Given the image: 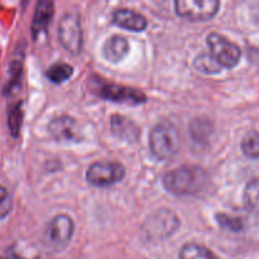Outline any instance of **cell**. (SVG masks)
Returning a JSON list of instances; mask_svg holds the SVG:
<instances>
[{"label":"cell","instance_id":"cell-19","mask_svg":"<svg viewBox=\"0 0 259 259\" xmlns=\"http://www.w3.org/2000/svg\"><path fill=\"white\" fill-rule=\"evenodd\" d=\"M242 151L244 152L245 156L257 158L259 157V133L258 132H248L242 139Z\"/></svg>","mask_w":259,"mask_h":259},{"label":"cell","instance_id":"cell-16","mask_svg":"<svg viewBox=\"0 0 259 259\" xmlns=\"http://www.w3.org/2000/svg\"><path fill=\"white\" fill-rule=\"evenodd\" d=\"M180 259H218L209 248L197 243H187L180 250Z\"/></svg>","mask_w":259,"mask_h":259},{"label":"cell","instance_id":"cell-6","mask_svg":"<svg viewBox=\"0 0 259 259\" xmlns=\"http://www.w3.org/2000/svg\"><path fill=\"white\" fill-rule=\"evenodd\" d=\"M206 43L210 48V53L219 61L223 67L233 68L239 63L242 51L237 43L232 42L218 32L209 33Z\"/></svg>","mask_w":259,"mask_h":259},{"label":"cell","instance_id":"cell-4","mask_svg":"<svg viewBox=\"0 0 259 259\" xmlns=\"http://www.w3.org/2000/svg\"><path fill=\"white\" fill-rule=\"evenodd\" d=\"M125 176V167L116 161H99L90 164L86 180L95 187H108L120 182Z\"/></svg>","mask_w":259,"mask_h":259},{"label":"cell","instance_id":"cell-7","mask_svg":"<svg viewBox=\"0 0 259 259\" xmlns=\"http://www.w3.org/2000/svg\"><path fill=\"white\" fill-rule=\"evenodd\" d=\"M220 2L218 0H177L175 2L176 13L182 18L194 22H204L218 13Z\"/></svg>","mask_w":259,"mask_h":259},{"label":"cell","instance_id":"cell-5","mask_svg":"<svg viewBox=\"0 0 259 259\" xmlns=\"http://www.w3.org/2000/svg\"><path fill=\"white\" fill-rule=\"evenodd\" d=\"M58 38L62 47L70 53L77 55L82 50V28L80 15L68 12L62 15L58 24Z\"/></svg>","mask_w":259,"mask_h":259},{"label":"cell","instance_id":"cell-13","mask_svg":"<svg viewBox=\"0 0 259 259\" xmlns=\"http://www.w3.org/2000/svg\"><path fill=\"white\" fill-rule=\"evenodd\" d=\"M129 52L128 39L123 35L114 34L103 46V55L110 62H120Z\"/></svg>","mask_w":259,"mask_h":259},{"label":"cell","instance_id":"cell-14","mask_svg":"<svg viewBox=\"0 0 259 259\" xmlns=\"http://www.w3.org/2000/svg\"><path fill=\"white\" fill-rule=\"evenodd\" d=\"M111 129L116 136L126 141H137L141 133L136 123L119 114H114L111 116Z\"/></svg>","mask_w":259,"mask_h":259},{"label":"cell","instance_id":"cell-23","mask_svg":"<svg viewBox=\"0 0 259 259\" xmlns=\"http://www.w3.org/2000/svg\"><path fill=\"white\" fill-rule=\"evenodd\" d=\"M13 209V199L4 186L0 185V219H4L9 215Z\"/></svg>","mask_w":259,"mask_h":259},{"label":"cell","instance_id":"cell-1","mask_svg":"<svg viewBox=\"0 0 259 259\" xmlns=\"http://www.w3.org/2000/svg\"><path fill=\"white\" fill-rule=\"evenodd\" d=\"M206 171L197 164H184L167 171L162 177L163 186L169 194L190 196L204 189L207 184Z\"/></svg>","mask_w":259,"mask_h":259},{"label":"cell","instance_id":"cell-17","mask_svg":"<svg viewBox=\"0 0 259 259\" xmlns=\"http://www.w3.org/2000/svg\"><path fill=\"white\" fill-rule=\"evenodd\" d=\"M72 66L65 62H56L53 63L52 66H50V68L47 70L46 75H47V77L50 78L52 82L61 83L65 82L66 80H68V78L72 76Z\"/></svg>","mask_w":259,"mask_h":259},{"label":"cell","instance_id":"cell-10","mask_svg":"<svg viewBox=\"0 0 259 259\" xmlns=\"http://www.w3.org/2000/svg\"><path fill=\"white\" fill-rule=\"evenodd\" d=\"M50 133L58 142H80L81 131L76 119L70 115H58L48 124Z\"/></svg>","mask_w":259,"mask_h":259},{"label":"cell","instance_id":"cell-12","mask_svg":"<svg viewBox=\"0 0 259 259\" xmlns=\"http://www.w3.org/2000/svg\"><path fill=\"white\" fill-rule=\"evenodd\" d=\"M55 14V4L50 0H39L35 7L32 22L33 38H37L40 33L46 32Z\"/></svg>","mask_w":259,"mask_h":259},{"label":"cell","instance_id":"cell-22","mask_svg":"<svg viewBox=\"0 0 259 259\" xmlns=\"http://www.w3.org/2000/svg\"><path fill=\"white\" fill-rule=\"evenodd\" d=\"M217 222L219 223V225L225 229L233 230V232H239L243 228L242 220L238 219V218H233L230 215L225 214V212H219L217 214Z\"/></svg>","mask_w":259,"mask_h":259},{"label":"cell","instance_id":"cell-9","mask_svg":"<svg viewBox=\"0 0 259 259\" xmlns=\"http://www.w3.org/2000/svg\"><path fill=\"white\" fill-rule=\"evenodd\" d=\"M99 94L106 100L128 105H139L147 100V96L142 91L116 83H103L99 89Z\"/></svg>","mask_w":259,"mask_h":259},{"label":"cell","instance_id":"cell-2","mask_svg":"<svg viewBox=\"0 0 259 259\" xmlns=\"http://www.w3.org/2000/svg\"><path fill=\"white\" fill-rule=\"evenodd\" d=\"M149 148L158 159H169L179 152V132L172 124L158 123L149 134Z\"/></svg>","mask_w":259,"mask_h":259},{"label":"cell","instance_id":"cell-18","mask_svg":"<svg viewBox=\"0 0 259 259\" xmlns=\"http://www.w3.org/2000/svg\"><path fill=\"white\" fill-rule=\"evenodd\" d=\"M244 204L252 211L259 212V177L249 181L245 186Z\"/></svg>","mask_w":259,"mask_h":259},{"label":"cell","instance_id":"cell-11","mask_svg":"<svg viewBox=\"0 0 259 259\" xmlns=\"http://www.w3.org/2000/svg\"><path fill=\"white\" fill-rule=\"evenodd\" d=\"M111 19H113L111 22L118 27L125 28L133 32H142L148 25V20L143 14L133 9H128V8H119L114 10Z\"/></svg>","mask_w":259,"mask_h":259},{"label":"cell","instance_id":"cell-8","mask_svg":"<svg viewBox=\"0 0 259 259\" xmlns=\"http://www.w3.org/2000/svg\"><path fill=\"white\" fill-rule=\"evenodd\" d=\"M75 224L67 214H58L52 218L46 229V239L56 249L66 247L71 240Z\"/></svg>","mask_w":259,"mask_h":259},{"label":"cell","instance_id":"cell-24","mask_svg":"<svg viewBox=\"0 0 259 259\" xmlns=\"http://www.w3.org/2000/svg\"><path fill=\"white\" fill-rule=\"evenodd\" d=\"M0 259H3V258H2V257H0Z\"/></svg>","mask_w":259,"mask_h":259},{"label":"cell","instance_id":"cell-21","mask_svg":"<svg viewBox=\"0 0 259 259\" xmlns=\"http://www.w3.org/2000/svg\"><path fill=\"white\" fill-rule=\"evenodd\" d=\"M22 120H23V111L20 108V103L13 106L8 114V126H9L10 132L13 136L17 137L19 134L20 128H22Z\"/></svg>","mask_w":259,"mask_h":259},{"label":"cell","instance_id":"cell-3","mask_svg":"<svg viewBox=\"0 0 259 259\" xmlns=\"http://www.w3.org/2000/svg\"><path fill=\"white\" fill-rule=\"evenodd\" d=\"M180 224L179 217L172 210L159 209L148 215L142 230L148 239H166L179 229Z\"/></svg>","mask_w":259,"mask_h":259},{"label":"cell","instance_id":"cell-15","mask_svg":"<svg viewBox=\"0 0 259 259\" xmlns=\"http://www.w3.org/2000/svg\"><path fill=\"white\" fill-rule=\"evenodd\" d=\"M194 66L197 71L202 73H207V75H217L223 68L219 61L210 52H204L197 55L194 60Z\"/></svg>","mask_w":259,"mask_h":259},{"label":"cell","instance_id":"cell-20","mask_svg":"<svg viewBox=\"0 0 259 259\" xmlns=\"http://www.w3.org/2000/svg\"><path fill=\"white\" fill-rule=\"evenodd\" d=\"M190 133L196 141H205L211 133V125L209 120H205V119H194L190 123Z\"/></svg>","mask_w":259,"mask_h":259}]
</instances>
